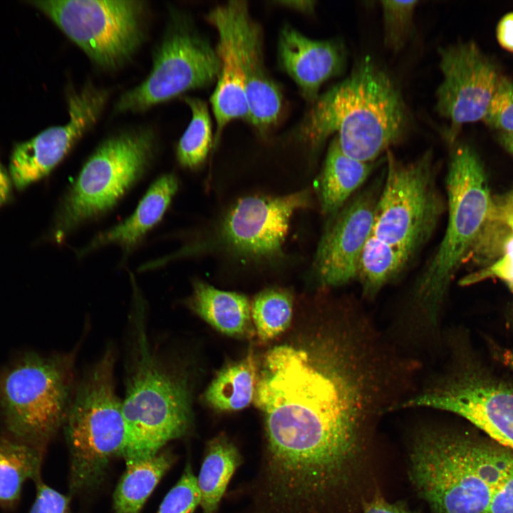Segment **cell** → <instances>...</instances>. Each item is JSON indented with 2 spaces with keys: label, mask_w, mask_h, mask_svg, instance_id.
<instances>
[{
  "label": "cell",
  "mask_w": 513,
  "mask_h": 513,
  "mask_svg": "<svg viewBox=\"0 0 513 513\" xmlns=\"http://www.w3.org/2000/svg\"><path fill=\"white\" fill-rule=\"evenodd\" d=\"M412 370L365 318L344 316L309 348L273 347L256 379L264 417L262 457L310 484L348 480L373 422L396 408L395 393Z\"/></svg>",
  "instance_id": "cell-1"
},
{
  "label": "cell",
  "mask_w": 513,
  "mask_h": 513,
  "mask_svg": "<svg viewBox=\"0 0 513 513\" xmlns=\"http://www.w3.org/2000/svg\"><path fill=\"white\" fill-rule=\"evenodd\" d=\"M313 104L298 130L312 152L336 133L346 155L374 162L405 138L410 125L398 86L370 56L360 59L345 79Z\"/></svg>",
  "instance_id": "cell-2"
},
{
  "label": "cell",
  "mask_w": 513,
  "mask_h": 513,
  "mask_svg": "<svg viewBox=\"0 0 513 513\" xmlns=\"http://www.w3.org/2000/svg\"><path fill=\"white\" fill-rule=\"evenodd\" d=\"M513 465V452L493 440L428 428L414 440L409 474L433 513H486Z\"/></svg>",
  "instance_id": "cell-3"
},
{
  "label": "cell",
  "mask_w": 513,
  "mask_h": 513,
  "mask_svg": "<svg viewBox=\"0 0 513 513\" xmlns=\"http://www.w3.org/2000/svg\"><path fill=\"white\" fill-rule=\"evenodd\" d=\"M142 308L136 306L131 316L129 370L122 400L126 437L121 457L126 465L155 455L170 441L186 435L192 423L187 382L152 347Z\"/></svg>",
  "instance_id": "cell-4"
},
{
  "label": "cell",
  "mask_w": 513,
  "mask_h": 513,
  "mask_svg": "<svg viewBox=\"0 0 513 513\" xmlns=\"http://www.w3.org/2000/svg\"><path fill=\"white\" fill-rule=\"evenodd\" d=\"M448 221L442 241L414 286L413 308L423 321L438 323L452 277L479 239L486 223L494 219L483 165L467 145L452 152L446 176Z\"/></svg>",
  "instance_id": "cell-5"
},
{
  "label": "cell",
  "mask_w": 513,
  "mask_h": 513,
  "mask_svg": "<svg viewBox=\"0 0 513 513\" xmlns=\"http://www.w3.org/2000/svg\"><path fill=\"white\" fill-rule=\"evenodd\" d=\"M74 359V353L27 352L0 370V418L6 434L46 451L70 405Z\"/></svg>",
  "instance_id": "cell-6"
},
{
  "label": "cell",
  "mask_w": 513,
  "mask_h": 513,
  "mask_svg": "<svg viewBox=\"0 0 513 513\" xmlns=\"http://www.w3.org/2000/svg\"><path fill=\"white\" fill-rule=\"evenodd\" d=\"M63 428L70 455L71 494L96 488L111 460L121 457L125 442L122 400L115 393L112 368L96 366L86 372L72 395Z\"/></svg>",
  "instance_id": "cell-7"
},
{
  "label": "cell",
  "mask_w": 513,
  "mask_h": 513,
  "mask_svg": "<svg viewBox=\"0 0 513 513\" xmlns=\"http://www.w3.org/2000/svg\"><path fill=\"white\" fill-rule=\"evenodd\" d=\"M149 130L125 131L105 140L62 200L51 230L59 242L81 223L110 209L142 177L155 148Z\"/></svg>",
  "instance_id": "cell-8"
},
{
  "label": "cell",
  "mask_w": 513,
  "mask_h": 513,
  "mask_svg": "<svg viewBox=\"0 0 513 513\" xmlns=\"http://www.w3.org/2000/svg\"><path fill=\"white\" fill-rule=\"evenodd\" d=\"M379 193L372 234L399 252L409 262L430 239L444 211L435 180L433 155L427 151L405 162L390 150Z\"/></svg>",
  "instance_id": "cell-9"
},
{
  "label": "cell",
  "mask_w": 513,
  "mask_h": 513,
  "mask_svg": "<svg viewBox=\"0 0 513 513\" xmlns=\"http://www.w3.org/2000/svg\"><path fill=\"white\" fill-rule=\"evenodd\" d=\"M28 3L48 16L97 66L116 68L145 38V2L40 0Z\"/></svg>",
  "instance_id": "cell-10"
},
{
  "label": "cell",
  "mask_w": 513,
  "mask_h": 513,
  "mask_svg": "<svg viewBox=\"0 0 513 513\" xmlns=\"http://www.w3.org/2000/svg\"><path fill=\"white\" fill-rule=\"evenodd\" d=\"M219 61L207 40L187 17L170 16L157 46L148 76L124 93L117 101L118 113L142 111L192 89L209 86L217 79Z\"/></svg>",
  "instance_id": "cell-11"
},
{
  "label": "cell",
  "mask_w": 513,
  "mask_h": 513,
  "mask_svg": "<svg viewBox=\"0 0 513 513\" xmlns=\"http://www.w3.org/2000/svg\"><path fill=\"white\" fill-rule=\"evenodd\" d=\"M439 54L442 80L435 110L450 121L445 138L452 143L462 125L484 120L502 76L474 42L441 48Z\"/></svg>",
  "instance_id": "cell-12"
},
{
  "label": "cell",
  "mask_w": 513,
  "mask_h": 513,
  "mask_svg": "<svg viewBox=\"0 0 513 513\" xmlns=\"http://www.w3.org/2000/svg\"><path fill=\"white\" fill-rule=\"evenodd\" d=\"M310 202L308 189L276 197L242 198L225 215L221 239L239 256L255 261L279 259L291 217Z\"/></svg>",
  "instance_id": "cell-13"
},
{
  "label": "cell",
  "mask_w": 513,
  "mask_h": 513,
  "mask_svg": "<svg viewBox=\"0 0 513 513\" xmlns=\"http://www.w3.org/2000/svg\"><path fill=\"white\" fill-rule=\"evenodd\" d=\"M106 99L105 91L90 85L69 93V120L66 124L50 127L14 145L9 165L14 186L23 190L47 176L95 125Z\"/></svg>",
  "instance_id": "cell-14"
},
{
  "label": "cell",
  "mask_w": 513,
  "mask_h": 513,
  "mask_svg": "<svg viewBox=\"0 0 513 513\" xmlns=\"http://www.w3.org/2000/svg\"><path fill=\"white\" fill-rule=\"evenodd\" d=\"M378 195V187L368 188L330 216L312 266L321 285L337 287L356 279L361 252L372 233Z\"/></svg>",
  "instance_id": "cell-15"
},
{
  "label": "cell",
  "mask_w": 513,
  "mask_h": 513,
  "mask_svg": "<svg viewBox=\"0 0 513 513\" xmlns=\"http://www.w3.org/2000/svg\"><path fill=\"white\" fill-rule=\"evenodd\" d=\"M232 1L244 76L247 120L264 135L279 120L282 109V94L264 67L261 27L252 18L246 1Z\"/></svg>",
  "instance_id": "cell-16"
},
{
  "label": "cell",
  "mask_w": 513,
  "mask_h": 513,
  "mask_svg": "<svg viewBox=\"0 0 513 513\" xmlns=\"http://www.w3.org/2000/svg\"><path fill=\"white\" fill-rule=\"evenodd\" d=\"M206 18L218 33L215 51L219 61V72L210 98L217 123L214 138L216 146L225 126L234 119L247 120L249 112L232 1L217 6Z\"/></svg>",
  "instance_id": "cell-17"
},
{
  "label": "cell",
  "mask_w": 513,
  "mask_h": 513,
  "mask_svg": "<svg viewBox=\"0 0 513 513\" xmlns=\"http://www.w3.org/2000/svg\"><path fill=\"white\" fill-rule=\"evenodd\" d=\"M281 68L294 80L303 97L314 103L324 82L343 71L346 51L338 40H313L289 25L281 29L278 43Z\"/></svg>",
  "instance_id": "cell-18"
},
{
  "label": "cell",
  "mask_w": 513,
  "mask_h": 513,
  "mask_svg": "<svg viewBox=\"0 0 513 513\" xmlns=\"http://www.w3.org/2000/svg\"><path fill=\"white\" fill-rule=\"evenodd\" d=\"M178 188L172 174L155 180L138 204L133 214L123 222L99 234L83 252L108 244H118L128 250L162 219Z\"/></svg>",
  "instance_id": "cell-19"
},
{
  "label": "cell",
  "mask_w": 513,
  "mask_h": 513,
  "mask_svg": "<svg viewBox=\"0 0 513 513\" xmlns=\"http://www.w3.org/2000/svg\"><path fill=\"white\" fill-rule=\"evenodd\" d=\"M375 165V162L359 161L346 155L335 136L317 179L321 212L330 217L338 211L368 179Z\"/></svg>",
  "instance_id": "cell-20"
},
{
  "label": "cell",
  "mask_w": 513,
  "mask_h": 513,
  "mask_svg": "<svg viewBox=\"0 0 513 513\" xmlns=\"http://www.w3.org/2000/svg\"><path fill=\"white\" fill-rule=\"evenodd\" d=\"M192 311L222 333L243 336L252 331L251 305L244 294L196 281L188 299Z\"/></svg>",
  "instance_id": "cell-21"
},
{
  "label": "cell",
  "mask_w": 513,
  "mask_h": 513,
  "mask_svg": "<svg viewBox=\"0 0 513 513\" xmlns=\"http://www.w3.org/2000/svg\"><path fill=\"white\" fill-rule=\"evenodd\" d=\"M45 451L0 435V508L11 511L19 504L23 487L29 480L41 478Z\"/></svg>",
  "instance_id": "cell-22"
},
{
  "label": "cell",
  "mask_w": 513,
  "mask_h": 513,
  "mask_svg": "<svg viewBox=\"0 0 513 513\" xmlns=\"http://www.w3.org/2000/svg\"><path fill=\"white\" fill-rule=\"evenodd\" d=\"M176 460L168 450L147 459L126 465L113 493L115 513H140L162 477Z\"/></svg>",
  "instance_id": "cell-23"
},
{
  "label": "cell",
  "mask_w": 513,
  "mask_h": 513,
  "mask_svg": "<svg viewBox=\"0 0 513 513\" xmlns=\"http://www.w3.org/2000/svg\"><path fill=\"white\" fill-rule=\"evenodd\" d=\"M242 461L237 447L225 435H219L207 442L197 478L202 513H217L227 487Z\"/></svg>",
  "instance_id": "cell-24"
},
{
  "label": "cell",
  "mask_w": 513,
  "mask_h": 513,
  "mask_svg": "<svg viewBox=\"0 0 513 513\" xmlns=\"http://www.w3.org/2000/svg\"><path fill=\"white\" fill-rule=\"evenodd\" d=\"M256 379L254 359L249 355L220 370L205 390L204 400L217 410H240L254 400Z\"/></svg>",
  "instance_id": "cell-25"
},
{
  "label": "cell",
  "mask_w": 513,
  "mask_h": 513,
  "mask_svg": "<svg viewBox=\"0 0 513 513\" xmlns=\"http://www.w3.org/2000/svg\"><path fill=\"white\" fill-rule=\"evenodd\" d=\"M408 261L395 248L372 234L361 252L357 276L364 296L372 298L404 269Z\"/></svg>",
  "instance_id": "cell-26"
},
{
  "label": "cell",
  "mask_w": 513,
  "mask_h": 513,
  "mask_svg": "<svg viewBox=\"0 0 513 513\" xmlns=\"http://www.w3.org/2000/svg\"><path fill=\"white\" fill-rule=\"evenodd\" d=\"M192 112L191 121L177 146V158L186 168L195 169L207 158L212 143V122L207 104L196 98H185Z\"/></svg>",
  "instance_id": "cell-27"
},
{
  "label": "cell",
  "mask_w": 513,
  "mask_h": 513,
  "mask_svg": "<svg viewBox=\"0 0 513 513\" xmlns=\"http://www.w3.org/2000/svg\"><path fill=\"white\" fill-rule=\"evenodd\" d=\"M293 297L282 288H269L259 292L251 304V315L256 332L262 340L275 338L289 326Z\"/></svg>",
  "instance_id": "cell-28"
},
{
  "label": "cell",
  "mask_w": 513,
  "mask_h": 513,
  "mask_svg": "<svg viewBox=\"0 0 513 513\" xmlns=\"http://www.w3.org/2000/svg\"><path fill=\"white\" fill-rule=\"evenodd\" d=\"M418 1H380L384 26V41L393 51L402 48L410 34Z\"/></svg>",
  "instance_id": "cell-29"
},
{
  "label": "cell",
  "mask_w": 513,
  "mask_h": 513,
  "mask_svg": "<svg viewBox=\"0 0 513 513\" xmlns=\"http://www.w3.org/2000/svg\"><path fill=\"white\" fill-rule=\"evenodd\" d=\"M200 504V493L190 462L178 482L162 501L157 513H193Z\"/></svg>",
  "instance_id": "cell-30"
},
{
  "label": "cell",
  "mask_w": 513,
  "mask_h": 513,
  "mask_svg": "<svg viewBox=\"0 0 513 513\" xmlns=\"http://www.w3.org/2000/svg\"><path fill=\"white\" fill-rule=\"evenodd\" d=\"M502 133L513 132V81L501 76L483 120Z\"/></svg>",
  "instance_id": "cell-31"
},
{
  "label": "cell",
  "mask_w": 513,
  "mask_h": 513,
  "mask_svg": "<svg viewBox=\"0 0 513 513\" xmlns=\"http://www.w3.org/2000/svg\"><path fill=\"white\" fill-rule=\"evenodd\" d=\"M491 277L499 278L513 289V234L505 242L502 256L491 264L460 280L461 285H470Z\"/></svg>",
  "instance_id": "cell-32"
},
{
  "label": "cell",
  "mask_w": 513,
  "mask_h": 513,
  "mask_svg": "<svg viewBox=\"0 0 513 513\" xmlns=\"http://www.w3.org/2000/svg\"><path fill=\"white\" fill-rule=\"evenodd\" d=\"M36 497L28 513H72L70 497L44 483L35 482Z\"/></svg>",
  "instance_id": "cell-33"
},
{
  "label": "cell",
  "mask_w": 513,
  "mask_h": 513,
  "mask_svg": "<svg viewBox=\"0 0 513 513\" xmlns=\"http://www.w3.org/2000/svg\"><path fill=\"white\" fill-rule=\"evenodd\" d=\"M486 513H513V465L494 490Z\"/></svg>",
  "instance_id": "cell-34"
},
{
  "label": "cell",
  "mask_w": 513,
  "mask_h": 513,
  "mask_svg": "<svg viewBox=\"0 0 513 513\" xmlns=\"http://www.w3.org/2000/svg\"><path fill=\"white\" fill-rule=\"evenodd\" d=\"M363 513H418L407 507L402 502L392 503L383 497L375 495L363 505Z\"/></svg>",
  "instance_id": "cell-35"
},
{
  "label": "cell",
  "mask_w": 513,
  "mask_h": 513,
  "mask_svg": "<svg viewBox=\"0 0 513 513\" xmlns=\"http://www.w3.org/2000/svg\"><path fill=\"white\" fill-rule=\"evenodd\" d=\"M496 35L500 46L505 50L513 52V12L502 16L497 24Z\"/></svg>",
  "instance_id": "cell-36"
},
{
  "label": "cell",
  "mask_w": 513,
  "mask_h": 513,
  "mask_svg": "<svg viewBox=\"0 0 513 513\" xmlns=\"http://www.w3.org/2000/svg\"><path fill=\"white\" fill-rule=\"evenodd\" d=\"M494 219L501 221L513 232V190L495 206Z\"/></svg>",
  "instance_id": "cell-37"
},
{
  "label": "cell",
  "mask_w": 513,
  "mask_h": 513,
  "mask_svg": "<svg viewBox=\"0 0 513 513\" xmlns=\"http://www.w3.org/2000/svg\"><path fill=\"white\" fill-rule=\"evenodd\" d=\"M13 185L9 171L0 160V208L12 200Z\"/></svg>",
  "instance_id": "cell-38"
},
{
  "label": "cell",
  "mask_w": 513,
  "mask_h": 513,
  "mask_svg": "<svg viewBox=\"0 0 513 513\" xmlns=\"http://www.w3.org/2000/svg\"><path fill=\"white\" fill-rule=\"evenodd\" d=\"M278 3L286 7L306 13L313 11L315 6L314 1H282Z\"/></svg>",
  "instance_id": "cell-39"
},
{
  "label": "cell",
  "mask_w": 513,
  "mask_h": 513,
  "mask_svg": "<svg viewBox=\"0 0 513 513\" xmlns=\"http://www.w3.org/2000/svg\"><path fill=\"white\" fill-rule=\"evenodd\" d=\"M500 139L504 147L513 155V132L502 133Z\"/></svg>",
  "instance_id": "cell-40"
},
{
  "label": "cell",
  "mask_w": 513,
  "mask_h": 513,
  "mask_svg": "<svg viewBox=\"0 0 513 513\" xmlns=\"http://www.w3.org/2000/svg\"><path fill=\"white\" fill-rule=\"evenodd\" d=\"M503 363L513 369V351L507 350L502 354Z\"/></svg>",
  "instance_id": "cell-41"
}]
</instances>
